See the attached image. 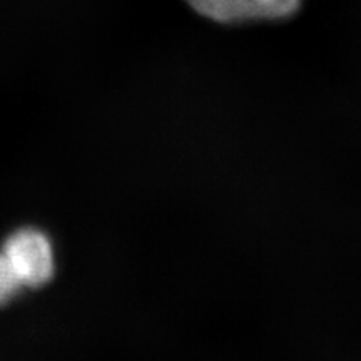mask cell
<instances>
[{
	"label": "cell",
	"mask_w": 361,
	"mask_h": 361,
	"mask_svg": "<svg viewBox=\"0 0 361 361\" xmlns=\"http://www.w3.org/2000/svg\"><path fill=\"white\" fill-rule=\"evenodd\" d=\"M22 286H42L54 274V251L49 238L37 229H20L2 250Z\"/></svg>",
	"instance_id": "6da1fadb"
},
{
	"label": "cell",
	"mask_w": 361,
	"mask_h": 361,
	"mask_svg": "<svg viewBox=\"0 0 361 361\" xmlns=\"http://www.w3.org/2000/svg\"><path fill=\"white\" fill-rule=\"evenodd\" d=\"M206 19L219 24L247 20H279L300 11L303 0H186Z\"/></svg>",
	"instance_id": "7a4b0ae2"
},
{
	"label": "cell",
	"mask_w": 361,
	"mask_h": 361,
	"mask_svg": "<svg viewBox=\"0 0 361 361\" xmlns=\"http://www.w3.org/2000/svg\"><path fill=\"white\" fill-rule=\"evenodd\" d=\"M20 288L22 283L19 276L8 263L6 255L0 251V305H6L7 301H11L19 293Z\"/></svg>",
	"instance_id": "3957f363"
}]
</instances>
